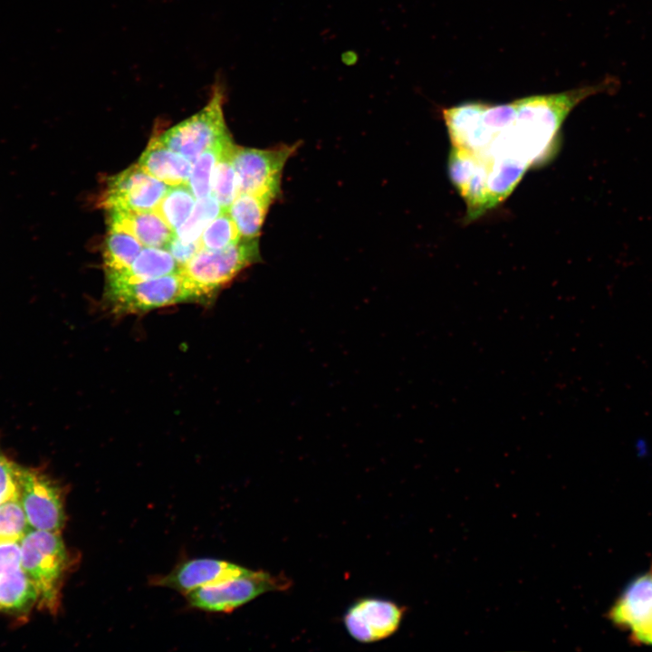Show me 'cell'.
Wrapping results in <instances>:
<instances>
[{
    "mask_svg": "<svg viewBox=\"0 0 652 652\" xmlns=\"http://www.w3.org/2000/svg\"><path fill=\"white\" fill-rule=\"evenodd\" d=\"M138 164L168 186L187 184L192 169V162L166 147L158 136L150 139Z\"/></svg>",
    "mask_w": 652,
    "mask_h": 652,
    "instance_id": "5bb4252c",
    "label": "cell"
},
{
    "mask_svg": "<svg viewBox=\"0 0 652 652\" xmlns=\"http://www.w3.org/2000/svg\"><path fill=\"white\" fill-rule=\"evenodd\" d=\"M180 271V266L165 248L142 247L130 267L120 273L106 276L110 282H137L154 279Z\"/></svg>",
    "mask_w": 652,
    "mask_h": 652,
    "instance_id": "9a60e30c",
    "label": "cell"
},
{
    "mask_svg": "<svg viewBox=\"0 0 652 652\" xmlns=\"http://www.w3.org/2000/svg\"><path fill=\"white\" fill-rule=\"evenodd\" d=\"M21 564L37 594L39 607L57 610L69 556L60 532L30 528L20 540Z\"/></svg>",
    "mask_w": 652,
    "mask_h": 652,
    "instance_id": "6da1fadb",
    "label": "cell"
},
{
    "mask_svg": "<svg viewBox=\"0 0 652 652\" xmlns=\"http://www.w3.org/2000/svg\"><path fill=\"white\" fill-rule=\"evenodd\" d=\"M233 141L230 134L202 152L192 163L187 186L197 199L211 195V179L224 148Z\"/></svg>",
    "mask_w": 652,
    "mask_h": 652,
    "instance_id": "ffe728a7",
    "label": "cell"
},
{
    "mask_svg": "<svg viewBox=\"0 0 652 652\" xmlns=\"http://www.w3.org/2000/svg\"><path fill=\"white\" fill-rule=\"evenodd\" d=\"M261 261L259 238H241L218 250L201 248L180 267L197 302L209 301L244 269Z\"/></svg>",
    "mask_w": 652,
    "mask_h": 652,
    "instance_id": "7a4b0ae2",
    "label": "cell"
},
{
    "mask_svg": "<svg viewBox=\"0 0 652 652\" xmlns=\"http://www.w3.org/2000/svg\"><path fill=\"white\" fill-rule=\"evenodd\" d=\"M288 586L289 581L283 577L248 570L242 575L199 588L187 595L189 604L196 609L228 612L263 593L283 590Z\"/></svg>",
    "mask_w": 652,
    "mask_h": 652,
    "instance_id": "8992f818",
    "label": "cell"
},
{
    "mask_svg": "<svg viewBox=\"0 0 652 652\" xmlns=\"http://www.w3.org/2000/svg\"><path fill=\"white\" fill-rule=\"evenodd\" d=\"M142 247V244L130 234L109 227L102 250L106 276L128 270Z\"/></svg>",
    "mask_w": 652,
    "mask_h": 652,
    "instance_id": "e0dca14e",
    "label": "cell"
},
{
    "mask_svg": "<svg viewBox=\"0 0 652 652\" xmlns=\"http://www.w3.org/2000/svg\"><path fill=\"white\" fill-rule=\"evenodd\" d=\"M224 102L225 87L217 81L206 105L160 134V141L193 163L202 152L230 134L224 116Z\"/></svg>",
    "mask_w": 652,
    "mask_h": 652,
    "instance_id": "277c9868",
    "label": "cell"
},
{
    "mask_svg": "<svg viewBox=\"0 0 652 652\" xmlns=\"http://www.w3.org/2000/svg\"><path fill=\"white\" fill-rule=\"evenodd\" d=\"M61 487L41 471L19 466L18 499L32 529L60 532L65 523Z\"/></svg>",
    "mask_w": 652,
    "mask_h": 652,
    "instance_id": "52a82bcc",
    "label": "cell"
},
{
    "mask_svg": "<svg viewBox=\"0 0 652 652\" xmlns=\"http://www.w3.org/2000/svg\"><path fill=\"white\" fill-rule=\"evenodd\" d=\"M225 211L212 196L198 198L189 217L175 231L183 243L197 241L207 225Z\"/></svg>",
    "mask_w": 652,
    "mask_h": 652,
    "instance_id": "44dd1931",
    "label": "cell"
},
{
    "mask_svg": "<svg viewBox=\"0 0 652 652\" xmlns=\"http://www.w3.org/2000/svg\"><path fill=\"white\" fill-rule=\"evenodd\" d=\"M108 226L123 230L143 246L165 248L175 235L155 211H133L126 209H108Z\"/></svg>",
    "mask_w": 652,
    "mask_h": 652,
    "instance_id": "4fadbf2b",
    "label": "cell"
},
{
    "mask_svg": "<svg viewBox=\"0 0 652 652\" xmlns=\"http://www.w3.org/2000/svg\"><path fill=\"white\" fill-rule=\"evenodd\" d=\"M175 258L179 266H183L201 249L199 239L191 243H183L174 235L165 247Z\"/></svg>",
    "mask_w": 652,
    "mask_h": 652,
    "instance_id": "d4e9b609",
    "label": "cell"
},
{
    "mask_svg": "<svg viewBox=\"0 0 652 652\" xmlns=\"http://www.w3.org/2000/svg\"><path fill=\"white\" fill-rule=\"evenodd\" d=\"M169 187L137 163L108 178L100 203L106 210L154 211Z\"/></svg>",
    "mask_w": 652,
    "mask_h": 652,
    "instance_id": "ba28073f",
    "label": "cell"
},
{
    "mask_svg": "<svg viewBox=\"0 0 652 652\" xmlns=\"http://www.w3.org/2000/svg\"><path fill=\"white\" fill-rule=\"evenodd\" d=\"M404 609L381 599H364L354 603L344 616L349 634L363 643L386 638L398 628Z\"/></svg>",
    "mask_w": 652,
    "mask_h": 652,
    "instance_id": "30bf717a",
    "label": "cell"
},
{
    "mask_svg": "<svg viewBox=\"0 0 652 652\" xmlns=\"http://www.w3.org/2000/svg\"><path fill=\"white\" fill-rule=\"evenodd\" d=\"M298 147L297 143L283 144L269 149L235 145L232 162L240 192L268 197L274 201L281 195L283 168Z\"/></svg>",
    "mask_w": 652,
    "mask_h": 652,
    "instance_id": "5b68a950",
    "label": "cell"
},
{
    "mask_svg": "<svg viewBox=\"0 0 652 652\" xmlns=\"http://www.w3.org/2000/svg\"><path fill=\"white\" fill-rule=\"evenodd\" d=\"M19 466L0 448V504L18 498Z\"/></svg>",
    "mask_w": 652,
    "mask_h": 652,
    "instance_id": "cb8c5ba5",
    "label": "cell"
},
{
    "mask_svg": "<svg viewBox=\"0 0 652 652\" xmlns=\"http://www.w3.org/2000/svg\"><path fill=\"white\" fill-rule=\"evenodd\" d=\"M37 601L21 564L20 541L0 540V611L22 612Z\"/></svg>",
    "mask_w": 652,
    "mask_h": 652,
    "instance_id": "8fae6325",
    "label": "cell"
},
{
    "mask_svg": "<svg viewBox=\"0 0 652 652\" xmlns=\"http://www.w3.org/2000/svg\"><path fill=\"white\" fill-rule=\"evenodd\" d=\"M241 239L236 225L228 211L221 212L204 229L199 237L201 248L218 250L237 243Z\"/></svg>",
    "mask_w": 652,
    "mask_h": 652,
    "instance_id": "7402d4cb",
    "label": "cell"
},
{
    "mask_svg": "<svg viewBox=\"0 0 652 652\" xmlns=\"http://www.w3.org/2000/svg\"><path fill=\"white\" fill-rule=\"evenodd\" d=\"M196 197L187 186H170L156 209L160 217L175 232L190 216Z\"/></svg>",
    "mask_w": 652,
    "mask_h": 652,
    "instance_id": "d6986e66",
    "label": "cell"
},
{
    "mask_svg": "<svg viewBox=\"0 0 652 652\" xmlns=\"http://www.w3.org/2000/svg\"><path fill=\"white\" fill-rule=\"evenodd\" d=\"M29 529L18 498L0 504V540L20 541Z\"/></svg>",
    "mask_w": 652,
    "mask_h": 652,
    "instance_id": "603a6c76",
    "label": "cell"
},
{
    "mask_svg": "<svg viewBox=\"0 0 652 652\" xmlns=\"http://www.w3.org/2000/svg\"><path fill=\"white\" fill-rule=\"evenodd\" d=\"M609 619L635 643L652 646V570L628 582L611 606Z\"/></svg>",
    "mask_w": 652,
    "mask_h": 652,
    "instance_id": "9c48e42d",
    "label": "cell"
},
{
    "mask_svg": "<svg viewBox=\"0 0 652 652\" xmlns=\"http://www.w3.org/2000/svg\"><path fill=\"white\" fill-rule=\"evenodd\" d=\"M273 200L268 197L240 192L228 208L241 238H259Z\"/></svg>",
    "mask_w": 652,
    "mask_h": 652,
    "instance_id": "2e32d148",
    "label": "cell"
},
{
    "mask_svg": "<svg viewBox=\"0 0 652 652\" xmlns=\"http://www.w3.org/2000/svg\"><path fill=\"white\" fill-rule=\"evenodd\" d=\"M235 146V144L231 141L224 148L211 179V195L225 211L228 210L240 193L236 172L232 162Z\"/></svg>",
    "mask_w": 652,
    "mask_h": 652,
    "instance_id": "ac0fdd59",
    "label": "cell"
},
{
    "mask_svg": "<svg viewBox=\"0 0 652 652\" xmlns=\"http://www.w3.org/2000/svg\"><path fill=\"white\" fill-rule=\"evenodd\" d=\"M104 300L110 311L119 314L141 313L181 302H197L180 272L137 282L106 281Z\"/></svg>",
    "mask_w": 652,
    "mask_h": 652,
    "instance_id": "3957f363",
    "label": "cell"
},
{
    "mask_svg": "<svg viewBox=\"0 0 652 652\" xmlns=\"http://www.w3.org/2000/svg\"><path fill=\"white\" fill-rule=\"evenodd\" d=\"M248 569L216 559H193L177 566L168 574L155 579V584L181 593L222 582L245 573Z\"/></svg>",
    "mask_w": 652,
    "mask_h": 652,
    "instance_id": "7c38bea8",
    "label": "cell"
}]
</instances>
